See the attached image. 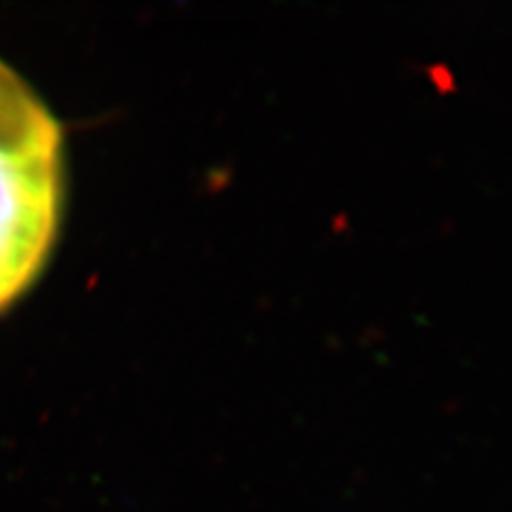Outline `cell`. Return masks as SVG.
<instances>
[{"label": "cell", "mask_w": 512, "mask_h": 512, "mask_svg": "<svg viewBox=\"0 0 512 512\" xmlns=\"http://www.w3.org/2000/svg\"><path fill=\"white\" fill-rule=\"evenodd\" d=\"M60 205V126L24 79L0 60V310L43 269Z\"/></svg>", "instance_id": "6da1fadb"}]
</instances>
